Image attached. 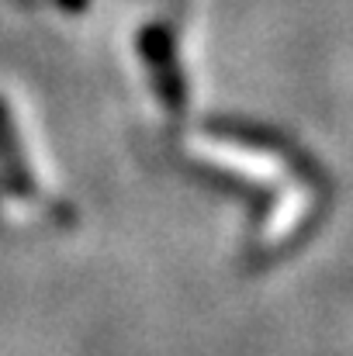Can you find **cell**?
I'll list each match as a JSON object with an SVG mask.
<instances>
[{
	"label": "cell",
	"instance_id": "cell-1",
	"mask_svg": "<svg viewBox=\"0 0 353 356\" xmlns=\"http://www.w3.org/2000/svg\"><path fill=\"white\" fill-rule=\"evenodd\" d=\"M142 56H146V66L152 73V83H156L159 101L170 111H180L184 108V76H180V66L173 59L170 35L163 28H146V35H142Z\"/></svg>",
	"mask_w": 353,
	"mask_h": 356
},
{
	"label": "cell",
	"instance_id": "cell-2",
	"mask_svg": "<svg viewBox=\"0 0 353 356\" xmlns=\"http://www.w3.org/2000/svg\"><path fill=\"white\" fill-rule=\"evenodd\" d=\"M0 173H3V184H7L17 197H35V180H31V173H28V159H24V152H21L14 121L7 115L3 101H0Z\"/></svg>",
	"mask_w": 353,
	"mask_h": 356
}]
</instances>
